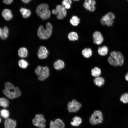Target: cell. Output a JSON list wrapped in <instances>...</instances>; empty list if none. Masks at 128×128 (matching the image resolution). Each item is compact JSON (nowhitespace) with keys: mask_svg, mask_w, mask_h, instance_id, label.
I'll list each match as a JSON object with an SVG mask.
<instances>
[{"mask_svg":"<svg viewBox=\"0 0 128 128\" xmlns=\"http://www.w3.org/2000/svg\"><path fill=\"white\" fill-rule=\"evenodd\" d=\"M4 124L5 128H15L16 122L15 120L8 118L5 121Z\"/></svg>","mask_w":128,"mask_h":128,"instance_id":"cell-13","label":"cell"},{"mask_svg":"<svg viewBox=\"0 0 128 128\" xmlns=\"http://www.w3.org/2000/svg\"><path fill=\"white\" fill-rule=\"evenodd\" d=\"M82 54L84 57L88 58L91 56L92 53L90 48H85L83 50Z\"/></svg>","mask_w":128,"mask_h":128,"instance_id":"cell-25","label":"cell"},{"mask_svg":"<svg viewBox=\"0 0 128 128\" xmlns=\"http://www.w3.org/2000/svg\"><path fill=\"white\" fill-rule=\"evenodd\" d=\"M35 118L37 119L40 123H44L46 120L44 118L43 115L42 114H37L35 116Z\"/></svg>","mask_w":128,"mask_h":128,"instance_id":"cell-33","label":"cell"},{"mask_svg":"<svg viewBox=\"0 0 128 128\" xmlns=\"http://www.w3.org/2000/svg\"><path fill=\"white\" fill-rule=\"evenodd\" d=\"M107 60L109 63L111 65L115 66H118L115 60L111 56L108 58Z\"/></svg>","mask_w":128,"mask_h":128,"instance_id":"cell-34","label":"cell"},{"mask_svg":"<svg viewBox=\"0 0 128 128\" xmlns=\"http://www.w3.org/2000/svg\"><path fill=\"white\" fill-rule=\"evenodd\" d=\"M18 64L20 67L23 69L26 68L28 65V62L23 59H20L19 61Z\"/></svg>","mask_w":128,"mask_h":128,"instance_id":"cell-30","label":"cell"},{"mask_svg":"<svg viewBox=\"0 0 128 128\" xmlns=\"http://www.w3.org/2000/svg\"><path fill=\"white\" fill-rule=\"evenodd\" d=\"M18 53L20 57L22 58H24L27 56L28 51L26 48L22 47L20 48L18 50Z\"/></svg>","mask_w":128,"mask_h":128,"instance_id":"cell-20","label":"cell"},{"mask_svg":"<svg viewBox=\"0 0 128 128\" xmlns=\"http://www.w3.org/2000/svg\"><path fill=\"white\" fill-rule=\"evenodd\" d=\"M8 100L6 98L1 97L0 99V105L1 106L4 108L7 107L9 105Z\"/></svg>","mask_w":128,"mask_h":128,"instance_id":"cell-28","label":"cell"},{"mask_svg":"<svg viewBox=\"0 0 128 128\" xmlns=\"http://www.w3.org/2000/svg\"><path fill=\"white\" fill-rule=\"evenodd\" d=\"M110 55L115 60L118 66H121L123 64L124 58L123 55L120 52L112 51L111 52Z\"/></svg>","mask_w":128,"mask_h":128,"instance_id":"cell-5","label":"cell"},{"mask_svg":"<svg viewBox=\"0 0 128 128\" xmlns=\"http://www.w3.org/2000/svg\"><path fill=\"white\" fill-rule=\"evenodd\" d=\"M52 13L53 14L55 15H57L58 12L56 9H53L52 10Z\"/></svg>","mask_w":128,"mask_h":128,"instance_id":"cell-41","label":"cell"},{"mask_svg":"<svg viewBox=\"0 0 128 128\" xmlns=\"http://www.w3.org/2000/svg\"><path fill=\"white\" fill-rule=\"evenodd\" d=\"M80 20L77 16H74L70 19V23L74 26H77L79 23Z\"/></svg>","mask_w":128,"mask_h":128,"instance_id":"cell-26","label":"cell"},{"mask_svg":"<svg viewBox=\"0 0 128 128\" xmlns=\"http://www.w3.org/2000/svg\"></svg>","mask_w":128,"mask_h":128,"instance_id":"cell-46","label":"cell"},{"mask_svg":"<svg viewBox=\"0 0 128 128\" xmlns=\"http://www.w3.org/2000/svg\"><path fill=\"white\" fill-rule=\"evenodd\" d=\"M51 12L48 9L42 12L40 15L39 16L42 19L46 20L50 17Z\"/></svg>","mask_w":128,"mask_h":128,"instance_id":"cell-24","label":"cell"},{"mask_svg":"<svg viewBox=\"0 0 128 128\" xmlns=\"http://www.w3.org/2000/svg\"><path fill=\"white\" fill-rule=\"evenodd\" d=\"M46 28L45 29L42 25L40 26L37 31V34L39 38L42 39H46L51 35L52 30V26L49 22L46 24Z\"/></svg>","mask_w":128,"mask_h":128,"instance_id":"cell-1","label":"cell"},{"mask_svg":"<svg viewBox=\"0 0 128 128\" xmlns=\"http://www.w3.org/2000/svg\"><path fill=\"white\" fill-rule=\"evenodd\" d=\"M72 121L71 123V124L73 126H78L82 122V120L79 117L76 116L72 119Z\"/></svg>","mask_w":128,"mask_h":128,"instance_id":"cell-21","label":"cell"},{"mask_svg":"<svg viewBox=\"0 0 128 128\" xmlns=\"http://www.w3.org/2000/svg\"><path fill=\"white\" fill-rule=\"evenodd\" d=\"M50 75L49 70L47 66L42 67L40 75L38 76V79L41 81H43L47 78Z\"/></svg>","mask_w":128,"mask_h":128,"instance_id":"cell-8","label":"cell"},{"mask_svg":"<svg viewBox=\"0 0 128 128\" xmlns=\"http://www.w3.org/2000/svg\"><path fill=\"white\" fill-rule=\"evenodd\" d=\"M56 9L58 12L57 15V18L58 19H62L66 16L67 11L64 6L61 5H58L57 6Z\"/></svg>","mask_w":128,"mask_h":128,"instance_id":"cell-6","label":"cell"},{"mask_svg":"<svg viewBox=\"0 0 128 128\" xmlns=\"http://www.w3.org/2000/svg\"><path fill=\"white\" fill-rule=\"evenodd\" d=\"M72 3L71 0H63L62 2V5L64 6L65 8L69 9L70 8V4Z\"/></svg>","mask_w":128,"mask_h":128,"instance_id":"cell-32","label":"cell"},{"mask_svg":"<svg viewBox=\"0 0 128 128\" xmlns=\"http://www.w3.org/2000/svg\"><path fill=\"white\" fill-rule=\"evenodd\" d=\"M3 92L7 98L11 99L18 97L21 95L20 90L17 87H15L14 89L11 90L4 89Z\"/></svg>","mask_w":128,"mask_h":128,"instance_id":"cell-3","label":"cell"},{"mask_svg":"<svg viewBox=\"0 0 128 128\" xmlns=\"http://www.w3.org/2000/svg\"><path fill=\"white\" fill-rule=\"evenodd\" d=\"M65 124L63 121L59 119H57L54 121H51L50 128H64Z\"/></svg>","mask_w":128,"mask_h":128,"instance_id":"cell-9","label":"cell"},{"mask_svg":"<svg viewBox=\"0 0 128 128\" xmlns=\"http://www.w3.org/2000/svg\"><path fill=\"white\" fill-rule=\"evenodd\" d=\"M42 67L40 65L38 66L35 70V72L36 74L39 76L41 73Z\"/></svg>","mask_w":128,"mask_h":128,"instance_id":"cell-36","label":"cell"},{"mask_svg":"<svg viewBox=\"0 0 128 128\" xmlns=\"http://www.w3.org/2000/svg\"><path fill=\"white\" fill-rule=\"evenodd\" d=\"M100 22L103 25H106L108 26H110L112 25L114 21L110 19L106 14L102 17L100 20Z\"/></svg>","mask_w":128,"mask_h":128,"instance_id":"cell-12","label":"cell"},{"mask_svg":"<svg viewBox=\"0 0 128 128\" xmlns=\"http://www.w3.org/2000/svg\"><path fill=\"white\" fill-rule=\"evenodd\" d=\"M96 3L94 0H85L83 6L87 10L92 12L95 10V5Z\"/></svg>","mask_w":128,"mask_h":128,"instance_id":"cell-11","label":"cell"},{"mask_svg":"<svg viewBox=\"0 0 128 128\" xmlns=\"http://www.w3.org/2000/svg\"><path fill=\"white\" fill-rule=\"evenodd\" d=\"M120 100L124 103H128V93H126L123 94L121 96Z\"/></svg>","mask_w":128,"mask_h":128,"instance_id":"cell-31","label":"cell"},{"mask_svg":"<svg viewBox=\"0 0 128 128\" xmlns=\"http://www.w3.org/2000/svg\"><path fill=\"white\" fill-rule=\"evenodd\" d=\"M106 14L109 18L111 20H113L115 18V16L114 15L112 12H109Z\"/></svg>","mask_w":128,"mask_h":128,"instance_id":"cell-37","label":"cell"},{"mask_svg":"<svg viewBox=\"0 0 128 128\" xmlns=\"http://www.w3.org/2000/svg\"><path fill=\"white\" fill-rule=\"evenodd\" d=\"M101 73V69L97 67H95L92 69L91 74L92 76L95 77L99 76Z\"/></svg>","mask_w":128,"mask_h":128,"instance_id":"cell-23","label":"cell"},{"mask_svg":"<svg viewBox=\"0 0 128 128\" xmlns=\"http://www.w3.org/2000/svg\"><path fill=\"white\" fill-rule=\"evenodd\" d=\"M53 66L55 69L57 70H59L64 68L65 64L64 62L62 60L58 59L54 63Z\"/></svg>","mask_w":128,"mask_h":128,"instance_id":"cell-15","label":"cell"},{"mask_svg":"<svg viewBox=\"0 0 128 128\" xmlns=\"http://www.w3.org/2000/svg\"><path fill=\"white\" fill-rule=\"evenodd\" d=\"M9 111L5 109H1L0 110V115L3 118L7 119L9 116Z\"/></svg>","mask_w":128,"mask_h":128,"instance_id":"cell-29","label":"cell"},{"mask_svg":"<svg viewBox=\"0 0 128 128\" xmlns=\"http://www.w3.org/2000/svg\"><path fill=\"white\" fill-rule=\"evenodd\" d=\"M103 121L102 112L99 110L95 111L89 119L90 123L93 125L97 124L102 123Z\"/></svg>","mask_w":128,"mask_h":128,"instance_id":"cell-2","label":"cell"},{"mask_svg":"<svg viewBox=\"0 0 128 128\" xmlns=\"http://www.w3.org/2000/svg\"><path fill=\"white\" fill-rule=\"evenodd\" d=\"M23 3H27L29 2L31 0H21Z\"/></svg>","mask_w":128,"mask_h":128,"instance_id":"cell-42","label":"cell"},{"mask_svg":"<svg viewBox=\"0 0 128 128\" xmlns=\"http://www.w3.org/2000/svg\"><path fill=\"white\" fill-rule=\"evenodd\" d=\"M32 123L34 125L37 126L40 123L37 119L35 118L32 120Z\"/></svg>","mask_w":128,"mask_h":128,"instance_id":"cell-38","label":"cell"},{"mask_svg":"<svg viewBox=\"0 0 128 128\" xmlns=\"http://www.w3.org/2000/svg\"><path fill=\"white\" fill-rule=\"evenodd\" d=\"M108 48L107 47L104 45L98 48V52L99 54L101 56H104L106 55L108 52Z\"/></svg>","mask_w":128,"mask_h":128,"instance_id":"cell-19","label":"cell"},{"mask_svg":"<svg viewBox=\"0 0 128 128\" xmlns=\"http://www.w3.org/2000/svg\"><path fill=\"white\" fill-rule=\"evenodd\" d=\"M125 78L126 80L128 81V72L126 75Z\"/></svg>","mask_w":128,"mask_h":128,"instance_id":"cell-43","label":"cell"},{"mask_svg":"<svg viewBox=\"0 0 128 128\" xmlns=\"http://www.w3.org/2000/svg\"><path fill=\"white\" fill-rule=\"evenodd\" d=\"M23 17L25 18H27L29 17L31 15L30 11L28 9L23 8H21L20 10Z\"/></svg>","mask_w":128,"mask_h":128,"instance_id":"cell-22","label":"cell"},{"mask_svg":"<svg viewBox=\"0 0 128 128\" xmlns=\"http://www.w3.org/2000/svg\"><path fill=\"white\" fill-rule=\"evenodd\" d=\"M74 0L75 1H78L79 0Z\"/></svg>","mask_w":128,"mask_h":128,"instance_id":"cell-44","label":"cell"},{"mask_svg":"<svg viewBox=\"0 0 128 128\" xmlns=\"http://www.w3.org/2000/svg\"><path fill=\"white\" fill-rule=\"evenodd\" d=\"M37 127L39 128H44L45 127V125L44 123H40Z\"/></svg>","mask_w":128,"mask_h":128,"instance_id":"cell-39","label":"cell"},{"mask_svg":"<svg viewBox=\"0 0 128 128\" xmlns=\"http://www.w3.org/2000/svg\"><path fill=\"white\" fill-rule=\"evenodd\" d=\"M5 89L7 90H11L14 89L15 87L11 83L7 82L4 85Z\"/></svg>","mask_w":128,"mask_h":128,"instance_id":"cell-35","label":"cell"},{"mask_svg":"<svg viewBox=\"0 0 128 128\" xmlns=\"http://www.w3.org/2000/svg\"><path fill=\"white\" fill-rule=\"evenodd\" d=\"M105 81L104 78L101 77L99 76L95 77L93 80L94 84L98 87H101L103 85Z\"/></svg>","mask_w":128,"mask_h":128,"instance_id":"cell-18","label":"cell"},{"mask_svg":"<svg viewBox=\"0 0 128 128\" xmlns=\"http://www.w3.org/2000/svg\"><path fill=\"white\" fill-rule=\"evenodd\" d=\"M2 15L5 19L9 21L12 18L13 15L11 10L8 9H5L2 11Z\"/></svg>","mask_w":128,"mask_h":128,"instance_id":"cell-14","label":"cell"},{"mask_svg":"<svg viewBox=\"0 0 128 128\" xmlns=\"http://www.w3.org/2000/svg\"><path fill=\"white\" fill-rule=\"evenodd\" d=\"M67 105L68 110L70 112H77L80 110L82 106L81 103L75 99L69 102Z\"/></svg>","mask_w":128,"mask_h":128,"instance_id":"cell-4","label":"cell"},{"mask_svg":"<svg viewBox=\"0 0 128 128\" xmlns=\"http://www.w3.org/2000/svg\"><path fill=\"white\" fill-rule=\"evenodd\" d=\"M49 6L46 3H42L39 5L37 7L36 12L37 14L39 16L45 10L48 9Z\"/></svg>","mask_w":128,"mask_h":128,"instance_id":"cell-16","label":"cell"},{"mask_svg":"<svg viewBox=\"0 0 128 128\" xmlns=\"http://www.w3.org/2000/svg\"><path fill=\"white\" fill-rule=\"evenodd\" d=\"M13 0H3V2L4 3L7 4H9L11 3Z\"/></svg>","mask_w":128,"mask_h":128,"instance_id":"cell-40","label":"cell"},{"mask_svg":"<svg viewBox=\"0 0 128 128\" xmlns=\"http://www.w3.org/2000/svg\"><path fill=\"white\" fill-rule=\"evenodd\" d=\"M68 38L70 40L74 41L78 39V36L75 32H73L69 33L68 35Z\"/></svg>","mask_w":128,"mask_h":128,"instance_id":"cell-27","label":"cell"},{"mask_svg":"<svg viewBox=\"0 0 128 128\" xmlns=\"http://www.w3.org/2000/svg\"><path fill=\"white\" fill-rule=\"evenodd\" d=\"M1 118H0V122H1Z\"/></svg>","mask_w":128,"mask_h":128,"instance_id":"cell-45","label":"cell"},{"mask_svg":"<svg viewBox=\"0 0 128 128\" xmlns=\"http://www.w3.org/2000/svg\"><path fill=\"white\" fill-rule=\"evenodd\" d=\"M48 53V50L45 46H41L38 49L37 55L38 58L40 59L46 58Z\"/></svg>","mask_w":128,"mask_h":128,"instance_id":"cell-10","label":"cell"},{"mask_svg":"<svg viewBox=\"0 0 128 128\" xmlns=\"http://www.w3.org/2000/svg\"><path fill=\"white\" fill-rule=\"evenodd\" d=\"M9 29L6 26H5L3 29H0V37L1 39L4 40L6 39L8 37Z\"/></svg>","mask_w":128,"mask_h":128,"instance_id":"cell-17","label":"cell"},{"mask_svg":"<svg viewBox=\"0 0 128 128\" xmlns=\"http://www.w3.org/2000/svg\"><path fill=\"white\" fill-rule=\"evenodd\" d=\"M93 38L94 43L97 45L101 44L103 41V37L101 33L99 31L94 32L93 34Z\"/></svg>","mask_w":128,"mask_h":128,"instance_id":"cell-7","label":"cell"}]
</instances>
